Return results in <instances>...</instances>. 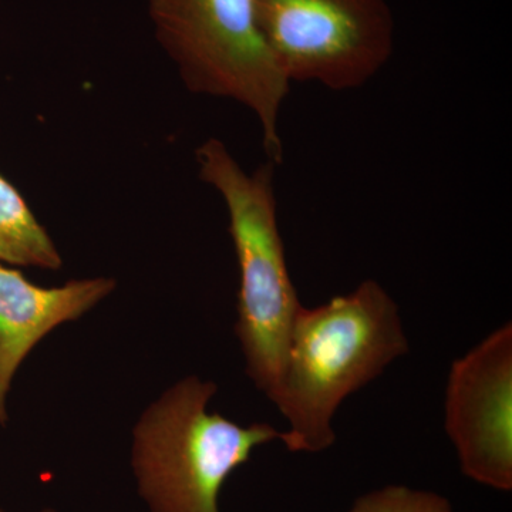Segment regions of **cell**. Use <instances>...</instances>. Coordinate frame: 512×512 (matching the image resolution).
<instances>
[{
    "mask_svg": "<svg viewBox=\"0 0 512 512\" xmlns=\"http://www.w3.org/2000/svg\"><path fill=\"white\" fill-rule=\"evenodd\" d=\"M40 512H57V511L53 510V508H45V510H42Z\"/></svg>",
    "mask_w": 512,
    "mask_h": 512,
    "instance_id": "cell-10",
    "label": "cell"
},
{
    "mask_svg": "<svg viewBox=\"0 0 512 512\" xmlns=\"http://www.w3.org/2000/svg\"><path fill=\"white\" fill-rule=\"evenodd\" d=\"M0 512H3L2 508H0Z\"/></svg>",
    "mask_w": 512,
    "mask_h": 512,
    "instance_id": "cell-11",
    "label": "cell"
},
{
    "mask_svg": "<svg viewBox=\"0 0 512 512\" xmlns=\"http://www.w3.org/2000/svg\"><path fill=\"white\" fill-rule=\"evenodd\" d=\"M446 431L464 476L494 490H512L511 322L451 365Z\"/></svg>",
    "mask_w": 512,
    "mask_h": 512,
    "instance_id": "cell-6",
    "label": "cell"
},
{
    "mask_svg": "<svg viewBox=\"0 0 512 512\" xmlns=\"http://www.w3.org/2000/svg\"><path fill=\"white\" fill-rule=\"evenodd\" d=\"M156 36L188 92L238 101L255 114L269 161L284 160L279 131L291 83L276 63L255 0H146Z\"/></svg>",
    "mask_w": 512,
    "mask_h": 512,
    "instance_id": "cell-4",
    "label": "cell"
},
{
    "mask_svg": "<svg viewBox=\"0 0 512 512\" xmlns=\"http://www.w3.org/2000/svg\"><path fill=\"white\" fill-rule=\"evenodd\" d=\"M407 352L399 306L372 279L318 308L302 305L272 399L289 423L281 439L286 448L319 453L332 446L340 403Z\"/></svg>",
    "mask_w": 512,
    "mask_h": 512,
    "instance_id": "cell-1",
    "label": "cell"
},
{
    "mask_svg": "<svg viewBox=\"0 0 512 512\" xmlns=\"http://www.w3.org/2000/svg\"><path fill=\"white\" fill-rule=\"evenodd\" d=\"M217 390L215 383L185 377L138 420L131 466L150 512H220L228 477L256 447L282 439L271 424L244 427L208 412Z\"/></svg>",
    "mask_w": 512,
    "mask_h": 512,
    "instance_id": "cell-3",
    "label": "cell"
},
{
    "mask_svg": "<svg viewBox=\"0 0 512 512\" xmlns=\"http://www.w3.org/2000/svg\"><path fill=\"white\" fill-rule=\"evenodd\" d=\"M266 43L289 83L357 89L394 49L387 0H255Z\"/></svg>",
    "mask_w": 512,
    "mask_h": 512,
    "instance_id": "cell-5",
    "label": "cell"
},
{
    "mask_svg": "<svg viewBox=\"0 0 512 512\" xmlns=\"http://www.w3.org/2000/svg\"><path fill=\"white\" fill-rule=\"evenodd\" d=\"M0 262L57 271L63 259L22 192L0 173Z\"/></svg>",
    "mask_w": 512,
    "mask_h": 512,
    "instance_id": "cell-8",
    "label": "cell"
},
{
    "mask_svg": "<svg viewBox=\"0 0 512 512\" xmlns=\"http://www.w3.org/2000/svg\"><path fill=\"white\" fill-rule=\"evenodd\" d=\"M349 512H453V508L433 491L389 485L360 497Z\"/></svg>",
    "mask_w": 512,
    "mask_h": 512,
    "instance_id": "cell-9",
    "label": "cell"
},
{
    "mask_svg": "<svg viewBox=\"0 0 512 512\" xmlns=\"http://www.w3.org/2000/svg\"><path fill=\"white\" fill-rule=\"evenodd\" d=\"M116 286L114 279L100 276L43 288L0 262V426L8 423L13 377L33 348L57 326L92 311Z\"/></svg>",
    "mask_w": 512,
    "mask_h": 512,
    "instance_id": "cell-7",
    "label": "cell"
},
{
    "mask_svg": "<svg viewBox=\"0 0 512 512\" xmlns=\"http://www.w3.org/2000/svg\"><path fill=\"white\" fill-rule=\"evenodd\" d=\"M201 181L221 195L239 268L238 320L245 369L256 389L274 399L284 373L293 320L302 308L279 232L274 161L247 173L218 138L195 150Z\"/></svg>",
    "mask_w": 512,
    "mask_h": 512,
    "instance_id": "cell-2",
    "label": "cell"
}]
</instances>
